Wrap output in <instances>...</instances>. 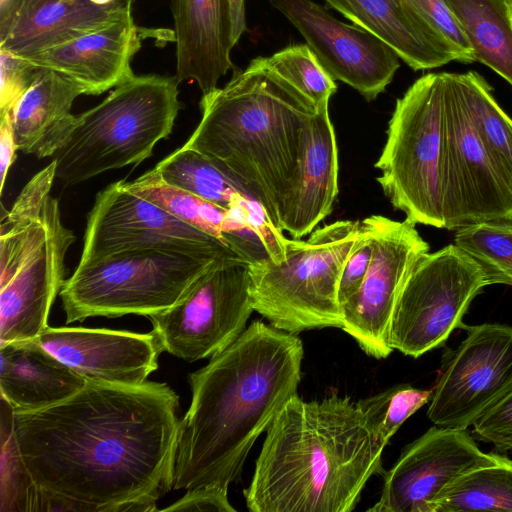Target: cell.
I'll return each mask as SVG.
<instances>
[{
    "instance_id": "obj_29",
    "label": "cell",
    "mask_w": 512,
    "mask_h": 512,
    "mask_svg": "<svg viewBox=\"0 0 512 512\" xmlns=\"http://www.w3.org/2000/svg\"><path fill=\"white\" fill-rule=\"evenodd\" d=\"M477 134L493 165L512 189V119L495 100L492 87L474 71L458 73Z\"/></svg>"
},
{
    "instance_id": "obj_34",
    "label": "cell",
    "mask_w": 512,
    "mask_h": 512,
    "mask_svg": "<svg viewBox=\"0 0 512 512\" xmlns=\"http://www.w3.org/2000/svg\"><path fill=\"white\" fill-rule=\"evenodd\" d=\"M269 65L316 106L329 103L337 86L307 44L293 45L267 57Z\"/></svg>"
},
{
    "instance_id": "obj_28",
    "label": "cell",
    "mask_w": 512,
    "mask_h": 512,
    "mask_svg": "<svg viewBox=\"0 0 512 512\" xmlns=\"http://www.w3.org/2000/svg\"><path fill=\"white\" fill-rule=\"evenodd\" d=\"M167 183L229 210L260 203L203 154L182 146L154 168Z\"/></svg>"
},
{
    "instance_id": "obj_43",
    "label": "cell",
    "mask_w": 512,
    "mask_h": 512,
    "mask_svg": "<svg viewBox=\"0 0 512 512\" xmlns=\"http://www.w3.org/2000/svg\"><path fill=\"white\" fill-rule=\"evenodd\" d=\"M93 3L95 4H98V5H106V4H110L116 0H91Z\"/></svg>"
},
{
    "instance_id": "obj_18",
    "label": "cell",
    "mask_w": 512,
    "mask_h": 512,
    "mask_svg": "<svg viewBox=\"0 0 512 512\" xmlns=\"http://www.w3.org/2000/svg\"><path fill=\"white\" fill-rule=\"evenodd\" d=\"M38 342L87 380L139 385L158 368L164 352L154 330L135 333L85 327H48Z\"/></svg>"
},
{
    "instance_id": "obj_26",
    "label": "cell",
    "mask_w": 512,
    "mask_h": 512,
    "mask_svg": "<svg viewBox=\"0 0 512 512\" xmlns=\"http://www.w3.org/2000/svg\"><path fill=\"white\" fill-rule=\"evenodd\" d=\"M80 95L83 91L77 84L41 67L11 113L18 150L40 159L52 157L74 125L76 115L71 108Z\"/></svg>"
},
{
    "instance_id": "obj_15",
    "label": "cell",
    "mask_w": 512,
    "mask_h": 512,
    "mask_svg": "<svg viewBox=\"0 0 512 512\" xmlns=\"http://www.w3.org/2000/svg\"><path fill=\"white\" fill-rule=\"evenodd\" d=\"M372 239L364 281L342 306V327L369 356L388 357L391 317L399 294L417 262L429 252L413 222L371 215L361 221Z\"/></svg>"
},
{
    "instance_id": "obj_35",
    "label": "cell",
    "mask_w": 512,
    "mask_h": 512,
    "mask_svg": "<svg viewBox=\"0 0 512 512\" xmlns=\"http://www.w3.org/2000/svg\"><path fill=\"white\" fill-rule=\"evenodd\" d=\"M449 48L454 59L475 62L473 50L445 0H405Z\"/></svg>"
},
{
    "instance_id": "obj_32",
    "label": "cell",
    "mask_w": 512,
    "mask_h": 512,
    "mask_svg": "<svg viewBox=\"0 0 512 512\" xmlns=\"http://www.w3.org/2000/svg\"><path fill=\"white\" fill-rule=\"evenodd\" d=\"M0 410V512H37L39 488L15 436L14 409L2 396Z\"/></svg>"
},
{
    "instance_id": "obj_40",
    "label": "cell",
    "mask_w": 512,
    "mask_h": 512,
    "mask_svg": "<svg viewBox=\"0 0 512 512\" xmlns=\"http://www.w3.org/2000/svg\"><path fill=\"white\" fill-rule=\"evenodd\" d=\"M18 150L15 142L11 114L0 116V192L2 194L6 177L16 159Z\"/></svg>"
},
{
    "instance_id": "obj_42",
    "label": "cell",
    "mask_w": 512,
    "mask_h": 512,
    "mask_svg": "<svg viewBox=\"0 0 512 512\" xmlns=\"http://www.w3.org/2000/svg\"><path fill=\"white\" fill-rule=\"evenodd\" d=\"M233 22V37L235 44L246 30L245 3L244 0H228Z\"/></svg>"
},
{
    "instance_id": "obj_3",
    "label": "cell",
    "mask_w": 512,
    "mask_h": 512,
    "mask_svg": "<svg viewBox=\"0 0 512 512\" xmlns=\"http://www.w3.org/2000/svg\"><path fill=\"white\" fill-rule=\"evenodd\" d=\"M250 485L252 512H349L383 472L384 445L356 403L293 397L267 428Z\"/></svg>"
},
{
    "instance_id": "obj_12",
    "label": "cell",
    "mask_w": 512,
    "mask_h": 512,
    "mask_svg": "<svg viewBox=\"0 0 512 512\" xmlns=\"http://www.w3.org/2000/svg\"><path fill=\"white\" fill-rule=\"evenodd\" d=\"M75 241L48 196L39 226L0 259V345L38 338L49 326L50 309L66 281L65 257Z\"/></svg>"
},
{
    "instance_id": "obj_24",
    "label": "cell",
    "mask_w": 512,
    "mask_h": 512,
    "mask_svg": "<svg viewBox=\"0 0 512 512\" xmlns=\"http://www.w3.org/2000/svg\"><path fill=\"white\" fill-rule=\"evenodd\" d=\"M86 382L37 339L0 345V392L14 411H35L57 404Z\"/></svg>"
},
{
    "instance_id": "obj_22",
    "label": "cell",
    "mask_w": 512,
    "mask_h": 512,
    "mask_svg": "<svg viewBox=\"0 0 512 512\" xmlns=\"http://www.w3.org/2000/svg\"><path fill=\"white\" fill-rule=\"evenodd\" d=\"M132 0L98 5L91 0H26L6 36L4 48L30 57L125 18Z\"/></svg>"
},
{
    "instance_id": "obj_1",
    "label": "cell",
    "mask_w": 512,
    "mask_h": 512,
    "mask_svg": "<svg viewBox=\"0 0 512 512\" xmlns=\"http://www.w3.org/2000/svg\"><path fill=\"white\" fill-rule=\"evenodd\" d=\"M179 396L166 383L87 380L35 411H14L15 436L37 487L81 512H154L173 489Z\"/></svg>"
},
{
    "instance_id": "obj_14",
    "label": "cell",
    "mask_w": 512,
    "mask_h": 512,
    "mask_svg": "<svg viewBox=\"0 0 512 512\" xmlns=\"http://www.w3.org/2000/svg\"><path fill=\"white\" fill-rule=\"evenodd\" d=\"M456 349H446L427 410L438 427L466 430L512 391V326H469Z\"/></svg>"
},
{
    "instance_id": "obj_41",
    "label": "cell",
    "mask_w": 512,
    "mask_h": 512,
    "mask_svg": "<svg viewBox=\"0 0 512 512\" xmlns=\"http://www.w3.org/2000/svg\"><path fill=\"white\" fill-rule=\"evenodd\" d=\"M26 0H0V40H2Z\"/></svg>"
},
{
    "instance_id": "obj_31",
    "label": "cell",
    "mask_w": 512,
    "mask_h": 512,
    "mask_svg": "<svg viewBox=\"0 0 512 512\" xmlns=\"http://www.w3.org/2000/svg\"><path fill=\"white\" fill-rule=\"evenodd\" d=\"M455 231L454 244L480 266L488 285L512 286V219L485 221Z\"/></svg>"
},
{
    "instance_id": "obj_11",
    "label": "cell",
    "mask_w": 512,
    "mask_h": 512,
    "mask_svg": "<svg viewBox=\"0 0 512 512\" xmlns=\"http://www.w3.org/2000/svg\"><path fill=\"white\" fill-rule=\"evenodd\" d=\"M249 265L245 260L215 265L175 305L148 316L164 351L191 363L218 354L245 331L254 311Z\"/></svg>"
},
{
    "instance_id": "obj_17",
    "label": "cell",
    "mask_w": 512,
    "mask_h": 512,
    "mask_svg": "<svg viewBox=\"0 0 512 512\" xmlns=\"http://www.w3.org/2000/svg\"><path fill=\"white\" fill-rule=\"evenodd\" d=\"M300 32L334 80L374 100L400 67L399 56L381 39L334 18L313 0H268Z\"/></svg>"
},
{
    "instance_id": "obj_38",
    "label": "cell",
    "mask_w": 512,
    "mask_h": 512,
    "mask_svg": "<svg viewBox=\"0 0 512 512\" xmlns=\"http://www.w3.org/2000/svg\"><path fill=\"white\" fill-rule=\"evenodd\" d=\"M372 256V239L366 226L361 229L356 244L341 273L338 298L342 306L360 289L367 274Z\"/></svg>"
},
{
    "instance_id": "obj_2",
    "label": "cell",
    "mask_w": 512,
    "mask_h": 512,
    "mask_svg": "<svg viewBox=\"0 0 512 512\" xmlns=\"http://www.w3.org/2000/svg\"><path fill=\"white\" fill-rule=\"evenodd\" d=\"M303 344L255 321L208 364L189 374L190 406L180 419L173 489L237 482L250 449L297 396Z\"/></svg>"
},
{
    "instance_id": "obj_4",
    "label": "cell",
    "mask_w": 512,
    "mask_h": 512,
    "mask_svg": "<svg viewBox=\"0 0 512 512\" xmlns=\"http://www.w3.org/2000/svg\"><path fill=\"white\" fill-rule=\"evenodd\" d=\"M200 108L201 120L184 146L238 183L280 229L282 203L295 180L317 106L278 74L267 57H257L225 86L202 95Z\"/></svg>"
},
{
    "instance_id": "obj_19",
    "label": "cell",
    "mask_w": 512,
    "mask_h": 512,
    "mask_svg": "<svg viewBox=\"0 0 512 512\" xmlns=\"http://www.w3.org/2000/svg\"><path fill=\"white\" fill-rule=\"evenodd\" d=\"M141 39L130 13L106 27L24 58L74 82L83 95H100L135 75L131 62L141 48Z\"/></svg>"
},
{
    "instance_id": "obj_30",
    "label": "cell",
    "mask_w": 512,
    "mask_h": 512,
    "mask_svg": "<svg viewBox=\"0 0 512 512\" xmlns=\"http://www.w3.org/2000/svg\"><path fill=\"white\" fill-rule=\"evenodd\" d=\"M512 512V460L472 469L440 494L433 512Z\"/></svg>"
},
{
    "instance_id": "obj_36",
    "label": "cell",
    "mask_w": 512,
    "mask_h": 512,
    "mask_svg": "<svg viewBox=\"0 0 512 512\" xmlns=\"http://www.w3.org/2000/svg\"><path fill=\"white\" fill-rule=\"evenodd\" d=\"M40 71L26 58L0 48V116L12 113Z\"/></svg>"
},
{
    "instance_id": "obj_33",
    "label": "cell",
    "mask_w": 512,
    "mask_h": 512,
    "mask_svg": "<svg viewBox=\"0 0 512 512\" xmlns=\"http://www.w3.org/2000/svg\"><path fill=\"white\" fill-rule=\"evenodd\" d=\"M432 389L395 385L356 402L375 437L386 446L400 426L430 401Z\"/></svg>"
},
{
    "instance_id": "obj_27",
    "label": "cell",
    "mask_w": 512,
    "mask_h": 512,
    "mask_svg": "<svg viewBox=\"0 0 512 512\" xmlns=\"http://www.w3.org/2000/svg\"><path fill=\"white\" fill-rule=\"evenodd\" d=\"M456 16L475 61L512 86V0H445Z\"/></svg>"
},
{
    "instance_id": "obj_23",
    "label": "cell",
    "mask_w": 512,
    "mask_h": 512,
    "mask_svg": "<svg viewBox=\"0 0 512 512\" xmlns=\"http://www.w3.org/2000/svg\"><path fill=\"white\" fill-rule=\"evenodd\" d=\"M390 46L409 67L426 70L455 61L449 48L405 0H325Z\"/></svg>"
},
{
    "instance_id": "obj_6",
    "label": "cell",
    "mask_w": 512,
    "mask_h": 512,
    "mask_svg": "<svg viewBox=\"0 0 512 512\" xmlns=\"http://www.w3.org/2000/svg\"><path fill=\"white\" fill-rule=\"evenodd\" d=\"M361 222L338 220L314 229L307 240L288 239L285 258L249 265L254 311L288 333L342 327L338 298L343 267Z\"/></svg>"
},
{
    "instance_id": "obj_5",
    "label": "cell",
    "mask_w": 512,
    "mask_h": 512,
    "mask_svg": "<svg viewBox=\"0 0 512 512\" xmlns=\"http://www.w3.org/2000/svg\"><path fill=\"white\" fill-rule=\"evenodd\" d=\"M178 84L175 76L134 75L76 115L52 156L56 178L67 187L149 158L157 142L172 132L182 108Z\"/></svg>"
},
{
    "instance_id": "obj_20",
    "label": "cell",
    "mask_w": 512,
    "mask_h": 512,
    "mask_svg": "<svg viewBox=\"0 0 512 512\" xmlns=\"http://www.w3.org/2000/svg\"><path fill=\"white\" fill-rule=\"evenodd\" d=\"M176 79L195 81L202 95L232 69L236 45L228 0H172Z\"/></svg>"
},
{
    "instance_id": "obj_10",
    "label": "cell",
    "mask_w": 512,
    "mask_h": 512,
    "mask_svg": "<svg viewBox=\"0 0 512 512\" xmlns=\"http://www.w3.org/2000/svg\"><path fill=\"white\" fill-rule=\"evenodd\" d=\"M441 201L444 229L512 219V189L488 156L458 73L443 72Z\"/></svg>"
},
{
    "instance_id": "obj_9",
    "label": "cell",
    "mask_w": 512,
    "mask_h": 512,
    "mask_svg": "<svg viewBox=\"0 0 512 512\" xmlns=\"http://www.w3.org/2000/svg\"><path fill=\"white\" fill-rule=\"evenodd\" d=\"M488 285L480 266L455 244L426 253L397 299L388 332L393 350L418 358L442 347L463 323L473 299Z\"/></svg>"
},
{
    "instance_id": "obj_25",
    "label": "cell",
    "mask_w": 512,
    "mask_h": 512,
    "mask_svg": "<svg viewBox=\"0 0 512 512\" xmlns=\"http://www.w3.org/2000/svg\"><path fill=\"white\" fill-rule=\"evenodd\" d=\"M130 192L154 203L183 222L210 234L239 253L250 263L268 257L265 246L249 226L243 210H229L167 183L152 169L131 182H123Z\"/></svg>"
},
{
    "instance_id": "obj_21",
    "label": "cell",
    "mask_w": 512,
    "mask_h": 512,
    "mask_svg": "<svg viewBox=\"0 0 512 512\" xmlns=\"http://www.w3.org/2000/svg\"><path fill=\"white\" fill-rule=\"evenodd\" d=\"M338 171L336 137L325 103L317 106L306 129L297 174L281 207L283 232L301 239L330 215L338 195Z\"/></svg>"
},
{
    "instance_id": "obj_16",
    "label": "cell",
    "mask_w": 512,
    "mask_h": 512,
    "mask_svg": "<svg viewBox=\"0 0 512 512\" xmlns=\"http://www.w3.org/2000/svg\"><path fill=\"white\" fill-rule=\"evenodd\" d=\"M483 452L466 430L433 426L407 445L384 472L379 500L369 512H433L443 490L462 474L501 461Z\"/></svg>"
},
{
    "instance_id": "obj_13",
    "label": "cell",
    "mask_w": 512,
    "mask_h": 512,
    "mask_svg": "<svg viewBox=\"0 0 512 512\" xmlns=\"http://www.w3.org/2000/svg\"><path fill=\"white\" fill-rule=\"evenodd\" d=\"M123 182L110 184L96 195L79 265L122 251L147 249L245 260L220 239L130 192Z\"/></svg>"
},
{
    "instance_id": "obj_8",
    "label": "cell",
    "mask_w": 512,
    "mask_h": 512,
    "mask_svg": "<svg viewBox=\"0 0 512 512\" xmlns=\"http://www.w3.org/2000/svg\"><path fill=\"white\" fill-rule=\"evenodd\" d=\"M443 72L417 79L397 99L375 163L384 194L414 224L444 228L441 201Z\"/></svg>"
},
{
    "instance_id": "obj_39",
    "label": "cell",
    "mask_w": 512,
    "mask_h": 512,
    "mask_svg": "<svg viewBox=\"0 0 512 512\" xmlns=\"http://www.w3.org/2000/svg\"><path fill=\"white\" fill-rule=\"evenodd\" d=\"M158 511L168 512H235L228 500V491L216 487H199L186 493L169 506Z\"/></svg>"
},
{
    "instance_id": "obj_37",
    "label": "cell",
    "mask_w": 512,
    "mask_h": 512,
    "mask_svg": "<svg viewBox=\"0 0 512 512\" xmlns=\"http://www.w3.org/2000/svg\"><path fill=\"white\" fill-rule=\"evenodd\" d=\"M472 434L497 453L512 452V391L473 423Z\"/></svg>"
},
{
    "instance_id": "obj_7",
    "label": "cell",
    "mask_w": 512,
    "mask_h": 512,
    "mask_svg": "<svg viewBox=\"0 0 512 512\" xmlns=\"http://www.w3.org/2000/svg\"><path fill=\"white\" fill-rule=\"evenodd\" d=\"M236 259L147 249L115 253L77 266L60 297L66 323L86 318L150 316L175 305L215 265Z\"/></svg>"
}]
</instances>
